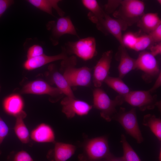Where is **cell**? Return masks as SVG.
<instances>
[{"mask_svg":"<svg viewBox=\"0 0 161 161\" xmlns=\"http://www.w3.org/2000/svg\"><path fill=\"white\" fill-rule=\"evenodd\" d=\"M6 161H34L30 155L26 151H12L8 156Z\"/></svg>","mask_w":161,"mask_h":161,"instance_id":"28","label":"cell"},{"mask_svg":"<svg viewBox=\"0 0 161 161\" xmlns=\"http://www.w3.org/2000/svg\"><path fill=\"white\" fill-rule=\"evenodd\" d=\"M89 18L96 24L98 30L105 34H111L120 43L121 46H124L122 32L125 30L128 27L124 22L120 19L112 18L106 13L102 18H96L90 17Z\"/></svg>","mask_w":161,"mask_h":161,"instance_id":"6","label":"cell"},{"mask_svg":"<svg viewBox=\"0 0 161 161\" xmlns=\"http://www.w3.org/2000/svg\"><path fill=\"white\" fill-rule=\"evenodd\" d=\"M54 148L49 151L47 158L50 161H66L75 154L76 147L69 143L55 142Z\"/></svg>","mask_w":161,"mask_h":161,"instance_id":"15","label":"cell"},{"mask_svg":"<svg viewBox=\"0 0 161 161\" xmlns=\"http://www.w3.org/2000/svg\"><path fill=\"white\" fill-rule=\"evenodd\" d=\"M120 142L123 147V155L122 157L124 161H142L136 153L127 142L125 135L122 134Z\"/></svg>","mask_w":161,"mask_h":161,"instance_id":"25","label":"cell"},{"mask_svg":"<svg viewBox=\"0 0 161 161\" xmlns=\"http://www.w3.org/2000/svg\"><path fill=\"white\" fill-rule=\"evenodd\" d=\"M77 60L75 56L67 57L62 60L60 72L69 86H89L92 78V69L87 66L75 67Z\"/></svg>","mask_w":161,"mask_h":161,"instance_id":"1","label":"cell"},{"mask_svg":"<svg viewBox=\"0 0 161 161\" xmlns=\"http://www.w3.org/2000/svg\"><path fill=\"white\" fill-rule=\"evenodd\" d=\"M112 54L111 50L103 52L94 67L92 81L96 88H100L109 76Z\"/></svg>","mask_w":161,"mask_h":161,"instance_id":"12","label":"cell"},{"mask_svg":"<svg viewBox=\"0 0 161 161\" xmlns=\"http://www.w3.org/2000/svg\"><path fill=\"white\" fill-rule=\"evenodd\" d=\"M161 151H160V154H159V161H161Z\"/></svg>","mask_w":161,"mask_h":161,"instance_id":"38","label":"cell"},{"mask_svg":"<svg viewBox=\"0 0 161 161\" xmlns=\"http://www.w3.org/2000/svg\"><path fill=\"white\" fill-rule=\"evenodd\" d=\"M111 153L107 138L100 136L87 140L78 158V161H101Z\"/></svg>","mask_w":161,"mask_h":161,"instance_id":"3","label":"cell"},{"mask_svg":"<svg viewBox=\"0 0 161 161\" xmlns=\"http://www.w3.org/2000/svg\"><path fill=\"white\" fill-rule=\"evenodd\" d=\"M154 43L148 34L138 36L137 42L133 50L137 51H143L149 48Z\"/></svg>","mask_w":161,"mask_h":161,"instance_id":"27","label":"cell"},{"mask_svg":"<svg viewBox=\"0 0 161 161\" xmlns=\"http://www.w3.org/2000/svg\"><path fill=\"white\" fill-rule=\"evenodd\" d=\"M157 2H158V3L159 4H161V0H157Z\"/></svg>","mask_w":161,"mask_h":161,"instance_id":"39","label":"cell"},{"mask_svg":"<svg viewBox=\"0 0 161 161\" xmlns=\"http://www.w3.org/2000/svg\"><path fill=\"white\" fill-rule=\"evenodd\" d=\"M118 69L119 77L122 79L131 71L136 69V59L129 54L125 47L120 46Z\"/></svg>","mask_w":161,"mask_h":161,"instance_id":"18","label":"cell"},{"mask_svg":"<svg viewBox=\"0 0 161 161\" xmlns=\"http://www.w3.org/2000/svg\"><path fill=\"white\" fill-rule=\"evenodd\" d=\"M138 37L137 35L132 32H129L126 33L122 36L123 46L133 49L137 42Z\"/></svg>","mask_w":161,"mask_h":161,"instance_id":"29","label":"cell"},{"mask_svg":"<svg viewBox=\"0 0 161 161\" xmlns=\"http://www.w3.org/2000/svg\"><path fill=\"white\" fill-rule=\"evenodd\" d=\"M137 24L141 30L148 34L161 24V21L158 13H145Z\"/></svg>","mask_w":161,"mask_h":161,"instance_id":"20","label":"cell"},{"mask_svg":"<svg viewBox=\"0 0 161 161\" xmlns=\"http://www.w3.org/2000/svg\"><path fill=\"white\" fill-rule=\"evenodd\" d=\"M27 2L49 15L53 16L52 9H54L60 17L64 16V12L59 7V0H28Z\"/></svg>","mask_w":161,"mask_h":161,"instance_id":"21","label":"cell"},{"mask_svg":"<svg viewBox=\"0 0 161 161\" xmlns=\"http://www.w3.org/2000/svg\"><path fill=\"white\" fill-rule=\"evenodd\" d=\"M14 3L12 0H0V18L6 10Z\"/></svg>","mask_w":161,"mask_h":161,"instance_id":"34","label":"cell"},{"mask_svg":"<svg viewBox=\"0 0 161 161\" xmlns=\"http://www.w3.org/2000/svg\"><path fill=\"white\" fill-rule=\"evenodd\" d=\"M161 73H160L152 87L148 90L152 94L157 89L160 87L161 85Z\"/></svg>","mask_w":161,"mask_h":161,"instance_id":"36","label":"cell"},{"mask_svg":"<svg viewBox=\"0 0 161 161\" xmlns=\"http://www.w3.org/2000/svg\"><path fill=\"white\" fill-rule=\"evenodd\" d=\"M45 76L48 80L49 83L52 85H55L66 96L75 97L73 92L66 79L61 72L57 69L56 66L53 64L49 65L48 71L45 73Z\"/></svg>","mask_w":161,"mask_h":161,"instance_id":"14","label":"cell"},{"mask_svg":"<svg viewBox=\"0 0 161 161\" xmlns=\"http://www.w3.org/2000/svg\"><path fill=\"white\" fill-rule=\"evenodd\" d=\"M121 0H108L104 6L105 12L108 14L113 13L120 6Z\"/></svg>","mask_w":161,"mask_h":161,"instance_id":"31","label":"cell"},{"mask_svg":"<svg viewBox=\"0 0 161 161\" xmlns=\"http://www.w3.org/2000/svg\"><path fill=\"white\" fill-rule=\"evenodd\" d=\"M21 92L22 94L48 95L49 96V100L52 103L57 102L64 95L57 87H53L48 83L41 80L27 83L23 87Z\"/></svg>","mask_w":161,"mask_h":161,"instance_id":"10","label":"cell"},{"mask_svg":"<svg viewBox=\"0 0 161 161\" xmlns=\"http://www.w3.org/2000/svg\"><path fill=\"white\" fill-rule=\"evenodd\" d=\"M30 137L33 141L40 143L55 142V136L52 128L49 125L41 123L31 131Z\"/></svg>","mask_w":161,"mask_h":161,"instance_id":"17","label":"cell"},{"mask_svg":"<svg viewBox=\"0 0 161 161\" xmlns=\"http://www.w3.org/2000/svg\"><path fill=\"white\" fill-rule=\"evenodd\" d=\"M156 44H153L148 49L150 52L155 57L161 54V42Z\"/></svg>","mask_w":161,"mask_h":161,"instance_id":"35","label":"cell"},{"mask_svg":"<svg viewBox=\"0 0 161 161\" xmlns=\"http://www.w3.org/2000/svg\"><path fill=\"white\" fill-rule=\"evenodd\" d=\"M154 43L161 42V24L148 34Z\"/></svg>","mask_w":161,"mask_h":161,"instance_id":"33","label":"cell"},{"mask_svg":"<svg viewBox=\"0 0 161 161\" xmlns=\"http://www.w3.org/2000/svg\"><path fill=\"white\" fill-rule=\"evenodd\" d=\"M67 57L65 49L64 48L61 53L56 55L49 56L43 54L35 58L27 59L23 64V67L27 70H31L54 61L63 60Z\"/></svg>","mask_w":161,"mask_h":161,"instance_id":"16","label":"cell"},{"mask_svg":"<svg viewBox=\"0 0 161 161\" xmlns=\"http://www.w3.org/2000/svg\"><path fill=\"white\" fill-rule=\"evenodd\" d=\"M44 54L42 47L38 44H35L28 49L27 54V59L35 58Z\"/></svg>","mask_w":161,"mask_h":161,"instance_id":"30","label":"cell"},{"mask_svg":"<svg viewBox=\"0 0 161 161\" xmlns=\"http://www.w3.org/2000/svg\"><path fill=\"white\" fill-rule=\"evenodd\" d=\"M27 114L23 110L15 117L16 123L14 127V131L17 137L23 143L26 144L30 141L29 131L24 123V119Z\"/></svg>","mask_w":161,"mask_h":161,"instance_id":"22","label":"cell"},{"mask_svg":"<svg viewBox=\"0 0 161 161\" xmlns=\"http://www.w3.org/2000/svg\"><path fill=\"white\" fill-rule=\"evenodd\" d=\"M93 107L99 110L100 116L107 122L111 121L117 112L116 107L124 102L123 97L119 95L112 100L100 88L93 90Z\"/></svg>","mask_w":161,"mask_h":161,"instance_id":"2","label":"cell"},{"mask_svg":"<svg viewBox=\"0 0 161 161\" xmlns=\"http://www.w3.org/2000/svg\"><path fill=\"white\" fill-rule=\"evenodd\" d=\"M142 71V77L148 83L157 77L161 71L155 57L150 52L143 51L136 59V69Z\"/></svg>","mask_w":161,"mask_h":161,"instance_id":"8","label":"cell"},{"mask_svg":"<svg viewBox=\"0 0 161 161\" xmlns=\"http://www.w3.org/2000/svg\"><path fill=\"white\" fill-rule=\"evenodd\" d=\"M123 98L124 102L142 111L153 109L160 105L157 95H152L148 90L130 91Z\"/></svg>","mask_w":161,"mask_h":161,"instance_id":"9","label":"cell"},{"mask_svg":"<svg viewBox=\"0 0 161 161\" xmlns=\"http://www.w3.org/2000/svg\"><path fill=\"white\" fill-rule=\"evenodd\" d=\"M49 28H51V40L53 44H58L60 38L66 34L74 35L78 37L75 27L69 16H62L58 18Z\"/></svg>","mask_w":161,"mask_h":161,"instance_id":"13","label":"cell"},{"mask_svg":"<svg viewBox=\"0 0 161 161\" xmlns=\"http://www.w3.org/2000/svg\"><path fill=\"white\" fill-rule=\"evenodd\" d=\"M2 105L4 111L7 113L16 117L23 111L24 102L20 95L13 94L4 99Z\"/></svg>","mask_w":161,"mask_h":161,"instance_id":"19","label":"cell"},{"mask_svg":"<svg viewBox=\"0 0 161 161\" xmlns=\"http://www.w3.org/2000/svg\"><path fill=\"white\" fill-rule=\"evenodd\" d=\"M101 161H124L122 157H117L111 153L107 157Z\"/></svg>","mask_w":161,"mask_h":161,"instance_id":"37","label":"cell"},{"mask_svg":"<svg viewBox=\"0 0 161 161\" xmlns=\"http://www.w3.org/2000/svg\"><path fill=\"white\" fill-rule=\"evenodd\" d=\"M0 90H1V87L0 86Z\"/></svg>","mask_w":161,"mask_h":161,"instance_id":"40","label":"cell"},{"mask_svg":"<svg viewBox=\"0 0 161 161\" xmlns=\"http://www.w3.org/2000/svg\"><path fill=\"white\" fill-rule=\"evenodd\" d=\"M83 5L90 12L88 14L96 18H103L106 13L96 0H82Z\"/></svg>","mask_w":161,"mask_h":161,"instance_id":"26","label":"cell"},{"mask_svg":"<svg viewBox=\"0 0 161 161\" xmlns=\"http://www.w3.org/2000/svg\"><path fill=\"white\" fill-rule=\"evenodd\" d=\"M9 132V128L0 117V146ZM1 153L0 150V155Z\"/></svg>","mask_w":161,"mask_h":161,"instance_id":"32","label":"cell"},{"mask_svg":"<svg viewBox=\"0 0 161 161\" xmlns=\"http://www.w3.org/2000/svg\"><path fill=\"white\" fill-rule=\"evenodd\" d=\"M145 4L139 0H121L120 4L113 13L115 18L120 19L128 26L137 23L145 13Z\"/></svg>","mask_w":161,"mask_h":161,"instance_id":"4","label":"cell"},{"mask_svg":"<svg viewBox=\"0 0 161 161\" xmlns=\"http://www.w3.org/2000/svg\"><path fill=\"white\" fill-rule=\"evenodd\" d=\"M143 124L148 127L160 141H161V120L154 115L148 114L144 116Z\"/></svg>","mask_w":161,"mask_h":161,"instance_id":"23","label":"cell"},{"mask_svg":"<svg viewBox=\"0 0 161 161\" xmlns=\"http://www.w3.org/2000/svg\"><path fill=\"white\" fill-rule=\"evenodd\" d=\"M112 120L118 122L127 133L134 138L138 143H142L143 138L138 123L135 108L129 111L120 107L113 116Z\"/></svg>","mask_w":161,"mask_h":161,"instance_id":"5","label":"cell"},{"mask_svg":"<svg viewBox=\"0 0 161 161\" xmlns=\"http://www.w3.org/2000/svg\"><path fill=\"white\" fill-rule=\"evenodd\" d=\"M61 104L62 112L68 119L72 118L76 115H87L93 108L92 105L85 101L67 96L62 99Z\"/></svg>","mask_w":161,"mask_h":161,"instance_id":"11","label":"cell"},{"mask_svg":"<svg viewBox=\"0 0 161 161\" xmlns=\"http://www.w3.org/2000/svg\"><path fill=\"white\" fill-rule=\"evenodd\" d=\"M114 90L119 95L124 96L131 91L128 86L119 77L109 76L104 82Z\"/></svg>","mask_w":161,"mask_h":161,"instance_id":"24","label":"cell"},{"mask_svg":"<svg viewBox=\"0 0 161 161\" xmlns=\"http://www.w3.org/2000/svg\"><path fill=\"white\" fill-rule=\"evenodd\" d=\"M67 52L73 54L84 61L89 60L97 53L95 38L88 37L66 44Z\"/></svg>","mask_w":161,"mask_h":161,"instance_id":"7","label":"cell"}]
</instances>
